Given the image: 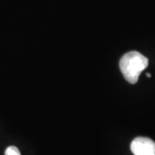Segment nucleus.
Masks as SVG:
<instances>
[{
  "instance_id": "f257e3e1",
  "label": "nucleus",
  "mask_w": 155,
  "mask_h": 155,
  "mask_svg": "<svg viewBox=\"0 0 155 155\" xmlns=\"http://www.w3.org/2000/svg\"><path fill=\"white\" fill-rule=\"evenodd\" d=\"M148 59L137 51L125 54L120 60L119 67L123 77L128 83L135 84L142 71L148 67Z\"/></svg>"
},
{
  "instance_id": "f03ea898",
  "label": "nucleus",
  "mask_w": 155,
  "mask_h": 155,
  "mask_svg": "<svg viewBox=\"0 0 155 155\" xmlns=\"http://www.w3.org/2000/svg\"><path fill=\"white\" fill-rule=\"evenodd\" d=\"M134 155H155V142L147 137L134 139L130 145Z\"/></svg>"
},
{
  "instance_id": "7ed1b4c3",
  "label": "nucleus",
  "mask_w": 155,
  "mask_h": 155,
  "mask_svg": "<svg viewBox=\"0 0 155 155\" xmlns=\"http://www.w3.org/2000/svg\"><path fill=\"white\" fill-rule=\"evenodd\" d=\"M5 155H21V153L17 147L11 146L6 148Z\"/></svg>"
},
{
  "instance_id": "20e7f679",
  "label": "nucleus",
  "mask_w": 155,
  "mask_h": 155,
  "mask_svg": "<svg viewBox=\"0 0 155 155\" xmlns=\"http://www.w3.org/2000/svg\"><path fill=\"white\" fill-rule=\"evenodd\" d=\"M147 77H151V74H150V73H147Z\"/></svg>"
}]
</instances>
